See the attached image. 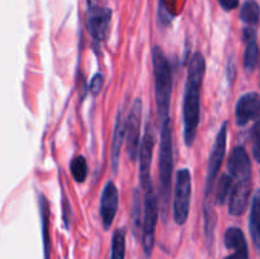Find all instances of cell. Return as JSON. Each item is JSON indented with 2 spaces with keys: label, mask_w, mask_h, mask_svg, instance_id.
Returning <instances> with one entry per match:
<instances>
[{
  "label": "cell",
  "mask_w": 260,
  "mask_h": 259,
  "mask_svg": "<svg viewBox=\"0 0 260 259\" xmlns=\"http://www.w3.org/2000/svg\"><path fill=\"white\" fill-rule=\"evenodd\" d=\"M206 74V60L201 52L192 56L188 65L187 83H185L184 102H183V123H184V141L192 146L200 124L201 89Z\"/></svg>",
  "instance_id": "obj_1"
},
{
  "label": "cell",
  "mask_w": 260,
  "mask_h": 259,
  "mask_svg": "<svg viewBox=\"0 0 260 259\" xmlns=\"http://www.w3.org/2000/svg\"><path fill=\"white\" fill-rule=\"evenodd\" d=\"M152 65H154L155 78V99H156L157 117L160 124L170 119V102H172L173 79L172 68L165 56L164 51L155 46L152 50Z\"/></svg>",
  "instance_id": "obj_2"
},
{
  "label": "cell",
  "mask_w": 260,
  "mask_h": 259,
  "mask_svg": "<svg viewBox=\"0 0 260 259\" xmlns=\"http://www.w3.org/2000/svg\"><path fill=\"white\" fill-rule=\"evenodd\" d=\"M174 169L173 160V130L170 119L160 124V154H159V179L160 201L162 215H167V208L170 200L172 175Z\"/></svg>",
  "instance_id": "obj_3"
},
{
  "label": "cell",
  "mask_w": 260,
  "mask_h": 259,
  "mask_svg": "<svg viewBox=\"0 0 260 259\" xmlns=\"http://www.w3.org/2000/svg\"><path fill=\"white\" fill-rule=\"evenodd\" d=\"M157 218H159V201L157 195L152 183H150L146 188L144 205V218L141 223V240L144 253L146 256H150L152 253L155 244V230H156Z\"/></svg>",
  "instance_id": "obj_4"
},
{
  "label": "cell",
  "mask_w": 260,
  "mask_h": 259,
  "mask_svg": "<svg viewBox=\"0 0 260 259\" xmlns=\"http://www.w3.org/2000/svg\"><path fill=\"white\" fill-rule=\"evenodd\" d=\"M192 197V177L188 169L178 170L174 188L173 216L178 225H184L188 220Z\"/></svg>",
  "instance_id": "obj_5"
},
{
  "label": "cell",
  "mask_w": 260,
  "mask_h": 259,
  "mask_svg": "<svg viewBox=\"0 0 260 259\" xmlns=\"http://www.w3.org/2000/svg\"><path fill=\"white\" fill-rule=\"evenodd\" d=\"M141 116H142V101L136 98L132 103L129 113L126 121V131H124V141L126 150L131 161H136L140 149V135H141Z\"/></svg>",
  "instance_id": "obj_6"
},
{
  "label": "cell",
  "mask_w": 260,
  "mask_h": 259,
  "mask_svg": "<svg viewBox=\"0 0 260 259\" xmlns=\"http://www.w3.org/2000/svg\"><path fill=\"white\" fill-rule=\"evenodd\" d=\"M226 142H228V122H225L221 126L215 142H213L212 150H211L207 167V177H206V197H210L212 195L213 185H215L218 172H220L221 165H222L223 157H225Z\"/></svg>",
  "instance_id": "obj_7"
},
{
  "label": "cell",
  "mask_w": 260,
  "mask_h": 259,
  "mask_svg": "<svg viewBox=\"0 0 260 259\" xmlns=\"http://www.w3.org/2000/svg\"><path fill=\"white\" fill-rule=\"evenodd\" d=\"M155 147V132L151 122L146 124L144 137L140 142L139 149V159H140V183L142 188L146 189L147 185L151 183V163L152 154H154Z\"/></svg>",
  "instance_id": "obj_8"
},
{
  "label": "cell",
  "mask_w": 260,
  "mask_h": 259,
  "mask_svg": "<svg viewBox=\"0 0 260 259\" xmlns=\"http://www.w3.org/2000/svg\"><path fill=\"white\" fill-rule=\"evenodd\" d=\"M111 18L112 12L108 8L96 7V5L89 8L86 27H88V32L96 42H101L107 37Z\"/></svg>",
  "instance_id": "obj_9"
},
{
  "label": "cell",
  "mask_w": 260,
  "mask_h": 259,
  "mask_svg": "<svg viewBox=\"0 0 260 259\" xmlns=\"http://www.w3.org/2000/svg\"><path fill=\"white\" fill-rule=\"evenodd\" d=\"M235 118L239 126H245L250 121L260 119V94L251 91L239 98L235 107Z\"/></svg>",
  "instance_id": "obj_10"
},
{
  "label": "cell",
  "mask_w": 260,
  "mask_h": 259,
  "mask_svg": "<svg viewBox=\"0 0 260 259\" xmlns=\"http://www.w3.org/2000/svg\"><path fill=\"white\" fill-rule=\"evenodd\" d=\"M118 188L112 180H109V182H107L106 187L103 188V192H102L101 208H99L103 228L106 230H108L113 223L117 210H118Z\"/></svg>",
  "instance_id": "obj_11"
},
{
  "label": "cell",
  "mask_w": 260,
  "mask_h": 259,
  "mask_svg": "<svg viewBox=\"0 0 260 259\" xmlns=\"http://www.w3.org/2000/svg\"><path fill=\"white\" fill-rule=\"evenodd\" d=\"M228 170L234 182L251 180V163L249 155L243 146H236L231 152L228 161Z\"/></svg>",
  "instance_id": "obj_12"
},
{
  "label": "cell",
  "mask_w": 260,
  "mask_h": 259,
  "mask_svg": "<svg viewBox=\"0 0 260 259\" xmlns=\"http://www.w3.org/2000/svg\"><path fill=\"white\" fill-rule=\"evenodd\" d=\"M251 193V180H233V188L229 200V212L233 216H241L248 207Z\"/></svg>",
  "instance_id": "obj_13"
},
{
  "label": "cell",
  "mask_w": 260,
  "mask_h": 259,
  "mask_svg": "<svg viewBox=\"0 0 260 259\" xmlns=\"http://www.w3.org/2000/svg\"><path fill=\"white\" fill-rule=\"evenodd\" d=\"M243 40L245 42L244 52V68L248 73H253L258 62V43H256V30L254 27L246 25L243 29Z\"/></svg>",
  "instance_id": "obj_14"
},
{
  "label": "cell",
  "mask_w": 260,
  "mask_h": 259,
  "mask_svg": "<svg viewBox=\"0 0 260 259\" xmlns=\"http://www.w3.org/2000/svg\"><path fill=\"white\" fill-rule=\"evenodd\" d=\"M124 131H126V119H124L123 109L118 111L114 124L113 140H112L111 147V165L113 173H117L119 165V154H121L122 144L124 140Z\"/></svg>",
  "instance_id": "obj_15"
},
{
  "label": "cell",
  "mask_w": 260,
  "mask_h": 259,
  "mask_svg": "<svg viewBox=\"0 0 260 259\" xmlns=\"http://www.w3.org/2000/svg\"><path fill=\"white\" fill-rule=\"evenodd\" d=\"M40 218L41 229H42V240H43V254L45 259H51V240H50V205L45 196L41 193L40 201Z\"/></svg>",
  "instance_id": "obj_16"
},
{
  "label": "cell",
  "mask_w": 260,
  "mask_h": 259,
  "mask_svg": "<svg viewBox=\"0 0 260 259\" xmlns=\"http://www.w3.org/2000/svg\"><path fill=\"white\" fill-rule=\"evenodd\" d=\"M249 231L254 246L260 251V189L255 192L251 202L250 217H249Z\"/></svg>",
  "instance_id": "obj_17"
},
{
  "label": "cell",
  "mask_w": 260,
  "mask_h": 259,
  "mask_svg": "<svg viewBox=\"0 0 260 259\" xmlns=\"http://www.w3.org/2000/svg\"><path fill=\"white\" fill-rule=\"evenodd\" d=\"M240 19L249 27L258 25L260 19V7L255 0H248L244 3L240 10Z\"/></svg>",
  "instance_id": "obj_18"
},
{
  "label": "cell",
  "mask_w": 260,
  "mask_h": 259,
  "mask_svg": "<svg viewBox=\"0 0 260 259\" xmlns=\"http://www.w3.org/2000/svg\"><path fill=\"white\" fill-rule=\"evenodd\" d=\"M231 188H233V178H231L229 174L221 175L215 190L216 203H218V205H223V203L226 202V200L229 198V196H230Z\"/></svg>",
  "instance_id": "obj_19"
},
{
  "label": "cell",
  "mask_w": 260,
  "mask_h": 259,
  "mask_svg": "<svg viewBox=\"0 0 260 259\" xmlns=\"http://www.w3.org/2000/svg\"><path fill=\"white\" fill-rule=\"evenodd\" d=\"M124 254H126V234L123 230H117L112 238L109 259H124Z\"/></svg>",
  "instance_id": "obj_20"
},
{
  "label": "cell",
  "mask_w": 260,
  "mask_h": 259,
  "mask_svg": "<svg viewBox=\"0 0 260 259\" xmlns=\"http://www.w3.org/2000/svg\"><path fill=\"white\" fill-rule=\"evenodd\" d=\"M223 243L225 246L230 250L239 248V246L246 244V239L241 229L239 228H229L223 235Z\"/></svg>",
  "instance_id": "obj_21"
},
{
  "label": "cell",
  "mask_w": 260,
  "mask_h": 259,
  "mask_svg": "<svg viewBox=\"0 0 260 259\" xmlns=\"http://www.w3.org/2000/svg\"><path fill=\"white\" fill-rule=\"evenodd\" d=\"M70 170L75 182L83 183L88 177V164H86L85 157L81 155L74 157L70 163Z\"/></svg>",
  "instance_id": "obj_22"
},
{
  "label": "cell",
  "mask_w": 260,
  "mask_h": 259,
  "mask_svg": "<svg viewBox=\"0 0 260 259\" xmlns=\"http://www.w3.org/2000/svg\"><path fill=\"white\" fill-rule=\"evenodd\" d=\"M141 215H142V207H141V197H140L139 189H135L134 197H132V206H131V220H132V228H134V233H139L140 228H141Z\"/></svg>",
  "instance_id": "obj_23"
},
{
  "label": "cell",
  "mask_w": 260,
  "mask_h": 259,
  "mask_svg": "<svg viewBox=\"0 0 260 259\" xmlns=\"http://www.w3.org/2000/svg\"><path fill=\"white\" fill-rule=\"evenodd\" d=\"M174 2L175 0H159V23L162 27H167L174 18Z\"/></svg>",
  "instance_id": "obj_24"
},
{
  "label": "cell",
  "mask_w": 260,
  "mask_h": 259,
  "mask_svg": "<svg viewBox=\"0 0 260 259\" xmlns=\"http://www.w3.org/2000/svg\"><path fill=\"white\" fill-rule=\"evenodd\" d=\"M251 146H253V156L256 161L260 163V119L255 122L250 131Z\"/></svg>",
  "instance_id": "obj_25"
},
{
  "label": "cell",
  "mask_w": 260,
  "mask_h": 259,
  "mask_svg": "<svg viewBox=\"0 0 260 259\" xmlns=\"http://www.w3.org/2000/svg\"><path fill=\"white\" fill-rule=\"evenodd\" d=\"M103 75H102V74H95V75L93 76V79L90 80V84H89V90H90V93L96 95V94L102 90V88H103Z\"/></svg>",
  "instance_id": "obj_26"
},
{
  "label": "cell",
  "mask_w": 260,
  "mask_h": 259,
  "mask_svg": "<svg viewBox=\"0 0 260 259\" xmlns=\"http://www.w3.org/2000/svg\"><path fill=\"white\" fill-rule=\"evenodd\" d=\"M225 259H249L248 244H244L239 248L233 249V254L228 255Z\"/></svg>",
  "instance_id": "obj_27"
},
{
  "label": "cell",
  "mask_w": 260,
  "mask_h": 259,
  "mask_svg": "<svg viewBox=\"0 0 260 259\" xmlns=\"http://www.w3.org/2000/svg\"><path fill=\"white\" fill-rule=\"evenodd\" d=\"M218 4L225 10H234L239 5V0H218Z\"/></svg>",
  "instance_id": "obj_28"
},
{
  "label": "cell",
  "mask_w": 260,
  "mask_h": 259,
  "mask_svg": "<svg viewBox=\"0 0 260 259\" xmlns=\"http://www.w3.org/2000/svg\"><path fill=\"white\" fill-rule=\"evenodd\" d=\"M95 3H96V0H88V5H89V8H90V7H94V5H95Z\"/></svg>",
  "instance_id": "obj_29"
},
{
  "label": "cell",
  "mask_w": 260,
  "mask_h": 259,
  "mask_svg": "<svg viewBox=\"0 0 260 259\" xmlns=\"http://www.w3.org/2000/svg\"><path fill=\"white\" fill-rule=\"evenodd\" d=\"M147 258H149V256H146V255H145V259H147Z\"/></svg>",
  "instance_id": "obj_30"
},
{
  "label": "cell",
  "mask_w": 260,
  "mask_h": 259,
  "mask_svg": "<svg viewBox=\"0 0 260 259\" xmlns=\"http://www.w3.org/2000/svg\"><path fill=\"white\" fill-rule=\"evenodd\" d=\"M259 84H260V80H259Z\"/></svg>",
  "instance_id": "obj_31"
}]
</instances>
